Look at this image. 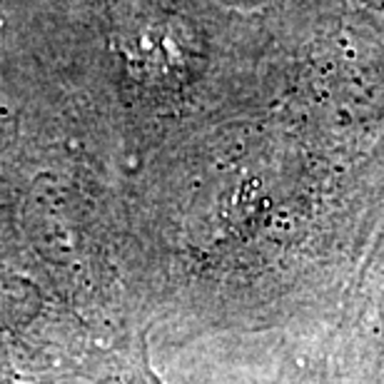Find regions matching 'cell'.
<instances>
[{
	"label": "cell",
	"mask_w": 384,
	"mask_h": 384,
	"mask_svg": "<svg viewBox=\"0 0 384 384\" xmlns=\"http://www.w3.org/2000/svg\"><path fill=\"white\" fill-rule=\"evenodd\" d=\"M125 382L123 384H160V379H155V374L147 369V364H145V357H140V359H135V367L125 372V377H123Z\"/></svg>",
	"instance_id": "1"
}]
</instances>
